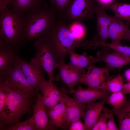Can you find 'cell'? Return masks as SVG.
<instances>
[{"label":"cell","instance_id":"6da1fadb","mask_svg":"<svg viewBox=\"0 0 130 130\" xmlns=\"http://www.w3.org/2000/svg\"><path fill=\"white\" fill-rule=\"evenodd\" d=\"M23 16L24 26L21 45L43 38L50 31L59 16L46 3Z\"/></svg>","mask_w":130,"mask_h":130},{"label":"cell","instance_id":"7a4b0ae2","mask_svg":"<svg viewBox=\"0 0 130 130\" xmlns=\"http://www.w3.org/2000/svg\"><path fill=\"white\" fill-rule=\"evenodd\" d=\"M5 95L4 102L0 105V129L20 122L22 117L31 114L35 98H26L13 89L0 84Z\"/></svg>","mask_w":130,"mask_h":130},{"label":"cell","instance_id":"3957f363","mask_svg":"<svg viewBox=\"0 0 130 130\" xmlns=\"http://www.w3.org/2000/svg\"><path fill=\"white\" fill-rule=\"evenodd\" d=\"M46 35L58 63L64 61L66 55L76 49L91 48L90 41H81L73 36L66 20L60 16Z\"/></svg>","mask_w":130,"mask_h":130},{"label":"cell","instance_id":"277c9868","mask_svg":"<svg viewBox=\"0 0 130 130\" xmlns=\"http://www.w3.org/2000/svg\"><path fill=\"white\" fill-rule=\"evenodd\" d=\"M23 16L9 10L0 0V39L10 44L21 45L24 26Z\"/></svg>","mask_w":130,"mask_h":130},{"label":"cell","instance_id":"5b68a950","mask_svg":"<svg viewBox=\"0 0 130 130\" xmlns=\"http://www.w3.org/2000/svg\"><path fill=\"white\" fill-rule=\"evenodd\" d=\"M0 84L13 89L26 98H36L39 93L29 83L17 62L0 74Z\"/></svg>","mask_w":130,"mask_h":130},{"label":"cell","instance_id":"8992f818","mask_svg":"<svg viewBox=\"0 0 130 130\" xmlns=\"http://www.w3.org/2000/svg\"><path fill=\"white\" fill-rule=\"evenodd\" d=\"M33 46L35 54L31 61L38 64L46 71L49 80L55 81L54 71L57 68L58 63L46 35L35 41Z\"/></svg>","mask_w":130,"mask_h":130},{"label":"cell","instance_id":"52a82bcc","mask_svg":"<svg viewBox=\"0 0 130 130\" xmlns=\"http://www.w3.org/2000/svg\"><path fill=\"white\" fill-rule=\"evenodd\" d=\"M96 0H72L63 18L69 21L82 22L94 17Z\"/></svg>","mask_w":130,"mask_h":130},{"label":"cell","instance_id":"ba28073f","mask_svg":"<svg viewBox=\"0 0 130 130\" xmlns=\"http://www.w3.org/2000/svg\"><path fill=\"white\" fill-rule=\"evenodd\" d=\"M59 90L61 96V100L66 106V120L64 128L66 129L72 123L82 117L87 104L80 103L69 97L65 87L63 86Z\"/></svg>","mask_w":130,"mask_h":130},{"label":"cell","instance_id":"9c48e42d","mask_svg":"<svg viewBox=\"0 0 130 130\" xmlns=\"http://www.w3.org/2000/svg\"><path fill=\"white\" fill-rule=\"evenodd\" d=\"M87 68V72L84 74L81 83L87 85L90 88L102 90L106 82V75L110 78L109 72L112 69L107 65L103 67H98L93 64Z\"/></svg>","mask_w":130,"mask_h":130},{"label":"cell","instance_id":"30bf717a","mask_svg":"<svg viewBox=\"0 0 130 130\" xmlns=\"http://www.w3.org/2000/svg\"><path fill=\"white\" fill-rule=\"evenodd\" d=\"M17 62L29 83L39 93V86L45 79L43 69L36 63L31 61L28 62L19 56Z\"/></svg>","mask_w":130,"mask_h":130},{"label":"cell","instance_id":"8fae6325","mask_svg":"<svg viewBox=\"0 0 130 130\" xmlns=\"http://www.w3.org/2000/svg\"><path fill=\"white\" fill-rule=\"evenodd\" d=\"M96 63L101 61L111 69L117 68L130 64V56H125L109 48L103 46L102 49L98 52L94 58Z\"/></svg>","mask_w":130,"mask_h":130},{"label":"cell","instance_id":"7c38bea8","mask_svg":"<svg viewBox=\"0 0 130 130\" xmlns=\"http://www.w3.org/2000/svg\"><path fill=\"white\" fill-rule=\"evenodd\" d=\"M33 114L32 117L34 126L36 130H55L49 118L42 95L39 93L35 103L33 104Z\"/></svg>","mask_w":130,"mask_h":130},{"label":"cell","instance_id":"4fadbf2b","mask_svg":"<svg viewBox=\"0 0 130 130\" xmlns=\"http://www.w3.org/2000/svg\"><path fill=\"white\" fill-rule=\"evenodd\" d=\"M20 45L10 44L0 39V74L16 64Z\"/></svg>","mask_w":130,"mask_h":130},{"label":"cell","instance_id":"5bb4252c","mask_svg":"<svg viewBox=\"0 0 130 130\" xmlns=\"http://www.w3.org/2000/svg\"><path fill=\"white\" fill-rule=\"evenodd\" d=\"M104 8L98 4L96 6L94 13L96 16L97 33L95 36L100 41L106 42L109 38V27L113 21V17L108 15Z\"/></svg>","mask_w":130,"mask_h":130},{"label":"cell","instance_id":"9a60e30c","mask_svg":"<svg viewBox=\"0 0 130 130\" xmlns=\"http://www.w3.org/2000/svg\"><path fill=\"white\" fill-rule=\"evenodd\" d=\"M44 79L41 82L39 89L41 91L43 102L46 107L48 109L52 108L59 103L61 99V95L59 90L53 83Z\"/></svg>","mask_w":130,"mask_h":130},{"label":"cell","instance_id":"2e32d148","mask_svg":"<svg viewBox=\"0 0 130 130\" xmlns=\"http://www.w3.org/2000/svg\"><path fill=\"white\" fill-rule=\"evenodd\" d=\"M110 93L99 89L84 88L79 86L73 93V98L84 104L96 101L99 99H107Z\"/></svg>","mask_w":130,"mask_h":130},{"label":"cell","instance_id":"e0dca14e","mask_svg":"<svg viewBox=\"0 0 130 130\" xmlns=\"http://www.w3.org/2000/svg\"><path fill=\"white\" fill-rule=\"evenodd\" d=\"M107 99H102L98 102L95 101L86 104V109L82 117L85 130H91L96 123L102 114V111Z\"/></svg>","mask_w":130,"mask_h":130},{"label":"cell","instance_id":"ac0fdd59","mask_svg":"<svg viewBox=\"0 0 130 130\" xmlns=\"http://www.w3.org/2000/svg\"><path fill=\"white\" fill-rule=\"evenodd\" d=\"M113 17L109 27V38L111 39L112 43L119 44L127 34L130 26L122 20Z\"/></svg>","mask_w":130,"mask_h":130},{"label":"cell","instance_id":"d6986e66","mask_svg":"<svg viewBox=\"0 0 130 130\" xmlns=\"http://www.w3.org/2000/svg\"><path fill=\"white\" fill-rule=\"evenodd\" d=\"M46 108L52 124L56 127L63 128L66 120V106L63 101L61 100L52 108Z\"/></svg>","mask_w":130,"mask_h":130},{"label":"cell","instance_id":"ffe728a7","mask_svg":"<svg viewBox=\"0 0 130 130\" xmlns=\"http://www.w3.org/2000/svg\"><path fill=\"white\" fill-rule=\"evenodd\" d=\"M46 0H12L9 4L13 11L23 15L41 7Z\"/></svg>","mask_w":130,"mask_h":130},{"label":"cell","instance_id":"44dd1931","mask_svg":"<svg viewBox=\"0 0 130 130\" xmlns=\"http://www.w3.org/2000/svg\"><path fill=\"white\" fill-rule=\"evenodd\" d=\"M110 9L115 14L114 17L126 21L130 26V4L116 2L104 7Z\"/></svg>","mask_w":130,"mask_h":130},{"label":"cell","instance_id":"7402d4cb","mask_svg":"<svg viewBox=\"0 0 130 130\" xmlns=\"http://www.w3.org/2000/svg\"><path fill=\"white\" fill-rule=\"evenodd\" d=\"M123 91L112 93L108 97L106 102L113 107L111 112L116 115L125 106L128 100Z\"/></svg>","mask_w":130,"mask_h":130},{"label":"cell","instance_id":"603a6c76","mask_svg":"<svg viewBox=\"0 0 130 130\" xmlns=\"http://www.w3.org/2000/svg\"><path fill=\"white\" fill-rule=\"evenodd\" d=\"M67 24L69 30L71 34L75 39L84 41L86 35L87 30L86 27L82 22L70 21Z\"/></svg>","mask_w":130,"mask_h":130},{"label":"cell","instance_id":"cb8c5ba5","mask_svg":"<svg viewBox=\"0 0 130 130\" xmlns=\"http://www.w3.org/2000/svg\"><path fill=\"white\" fill-rule=\"evenodd\" d=\"M91 41L93 49L99 46H104L119 52L125 56H130V47L123 45L120 43L117 44L102 42L94 36Z\"/></svg>","mask_w":130,"mask_h":130},{"label":"cell","instance_id":"d4e9b609","mask_svg":"<svg viewBox=\"0 0 130 130\" xmlns=\"http://www.w3.org/2000/svg\"><path fill=\"white\" fill-rule=\"evenodd\" d=\"M57 68L59 69L62 81L68 88L70 94H73L75 90V86L70 78L68 65L65 63V61L60 62L58 63Z\"/></svg>","mask_w":130,"mask_h":130},{"label":"cell","instance_id":"484cf974","mask_svg":"<svg viewBox=\"0 0 130 130\" xmlns=\"http://www.w3.org/2000/svg\"><path fill=\"white\" fill-rule=\"evenodd\" d=\"M124 84L123 78L119 73L113 78H109L103 86L102 90L110 94L119 92L122 90Z\"/></svg>","mask_w":130,"mask_h":130},{"label":"cell","instance_id":"4316f807","mask_svg":"<svg viewBox=\"0 0 130 130\" xmlns=\"http://www.w3.org/2000/svg\"><path fill=\"white\" fill-rule=\"evenodd\" d=\"M51 8L58 15L63 17L72 0H49Z\"/></svg>","mask_w":130,"mask_h":130},{"label":"cell","instance_id":"83f0119b","mask_svg":"<svg viewBox=\"0 0 130 130\" xmlns=\"http://www.w3.org/2000/svg\"><path fill=\"white\" fill-rule=\"evenodd\" d=\"M0 130H36L32 121V117L25 121L15 124L10 126L4 128Z\"/></svg>","mask_w":130,"mask_h":130},{"label":"cell","instance_id":"f1b7e54d","mask_svg":"<svg viewBox=\"0 0 130 130\" xmlns=\"http://www.w3.org/2000/svg\"><path fill=\"white\" fill-rule=\"evenodd\" d=\"M104 113H102L91 130H107V121L111 112L110 110L104 107Z\"/></svg>","mask_w":130,"mask_h":130},{"label":"cell","instance_id":"f546056e","mask_svg":"<svg viewBox=\"0 0 130 130\" xmlns=\"http://www.w3.org/2000/svg\"><path fill=\"white\" fill-rule=\"evenodd\" d=\"M68 67L70 78L74 86L79 83H81L82 79L85 73L84 71L72 68L68 66Z\"/></svg>","mask_w":130,"mask_h":130},{"label":"cell","instance_id":"4dcf8cb0","mask_svg":"<svg viewBox=\"0 0 130 130\" xmlns=\"http://www.w3.org/2000/svg\"><path fill=\"white\" fill-rule=\"evenodd\" d=\"M78 67L80 70L84 71V68L95 63L94 58L88 56L84 53L81 55L78 54Z\"/></svg>","mask_w":130,"mask_h":130},{"label":"cell","instance_id":"1f68e13d","mask_svg":"<svg viewBox=\"0 0 130 130\" xmlns=\"http://www.w3.org/2000/svg\"><path fill=\"white\" fill-rule=\"evenodd\" d=\"M118 119L119 130H130V116L125 113Z\"/></svg>","mask_w":130,"mask_h":130},{"label":"cell","instance_id":"d6a6232c","mask_svg":"<svg viewBox=\"0 0 130 130\" xmlns=\"http://www.w3.org/2000/svg\"><path fill=\"white\" fill-rule=\"evenodd\" d=\"M68 54L70 61L67 64L68 66L72 68L79 69L78 67V54L75 52L74 50L70 51Z\"/></svg>","mask_w":130,"mask_h":130},{"label":"cell","instance_id":"836d02e7","mask_svg":"<svg viewBox=\"0 0 130 130\" xmlns=\"http://www.w3.org/2000/svg\"><path fill=\"white\" fill-rule=\"evenodd\" d=\"M69 128L70 130H85L84 124L82 122L81 119L78 120L72 123Z\"/></svg>","mask_w":130,"mask_h":130},{"label":"cell","instance_id":"e575fe53","mask_svg":"<svg viewBox=\"0 0 130 130\" xmlns=\"http://www.w3.org/2000/svg\"><path fill=\"white\" fill-rule=\"evenodd\" d=\"M111 112L107 123V130H119L115 122L114 114Z\"/></svg>","mask_w":130,"mask_h":130},{"label":"cell","instance_id":"d590c367","mask_svg":"<svg viewBox=\"0 0 130 130\" xmlns=\"http://www.w3.org/2000/svg\"><path fill=\"white\" fill-rule=\"evenodd\" d=\"M125 113H127L130 116V97L126 104L119 113L118 117H120Z\"/></svg>","mask_w":130,"mask_h":130},{"label":"cell","instance_id":"8d00e7d4","mask_svg":"<svg viewBox=\"0 0 130 130\" xmlns=\"http://www.w3.org/2000/svg\"><path fill=\"white\" fill-rule=\"evenodd\" d=\"M96 0L98 4L104 7L107 5L116 3V0Z\"/></svg>","mask_w":130,"mask_h":130},{"label":"cell","instance_id":"74e56055","mask_svg":"<svg viewBox=\"0 0 130 130\" xmlns=\"http://www.w3.org/2000/svg\"><path fill=\"white\" fill-rule=\"evenodd\" d=\"M122 91L125 93H127L130 94V82L124 84Z\"/></svg>","mask_w":130,"mask_h":130},{"label":"cell","instance_id":"f35d334b","mask_svg":"<svg viewBox=\"0 0 130 130\" xmlns=\"http://www.w3.org/2000/svg\"><path fill=\"white\" fill-rule=\"evenodd\" d=\"M124 74L127 81L128 82H130V68L125 71Z\"/></svg>","mask_w":130,"mask_h":130},{"label":"cell","instance_id":"ab89813d","mask_svg":"<svg viewBox=\"0 0 130 130\" xmlns=\"http://www.w3.org/2000/svg\"><path fill=\"white\" fill-rule=\"evenodd\" d=\"M123 40L125 41H130V29H129L127 34Z\"/></svg>","mask_w":130,"mask_h":130},{"label":"cell","instance_id":"60d3db41","mask_svg":"<svg viewBox=\"0 0 130 130\" xmlns=\"http://www.w3.org/2000/svg\"><path fill=\"white\" fill-rule=\"evenodd\" d=\"M7 5H9L12 0H2Z\"/></svg>","mask_w":130,"mask_h":130},{"label":"cell","instance_id":"b9f144b4","mask_svg":"<svg viewBox=\"0 0 130 130\" xmlns=\"http://www.w3.org/2000/svg\"></svg>","mask_w":130,"mask_h":130}]
</instances>
